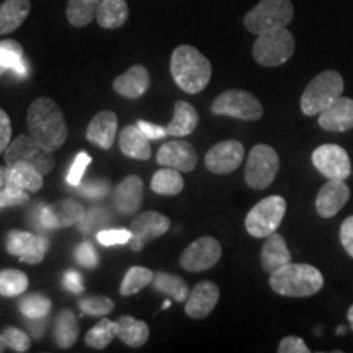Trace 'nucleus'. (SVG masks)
Wrapping results in <instances>:
<instances>
[{"label":"nucleus","instance_id":"36","mask_svg":"<svg viewBox=\"0 0 353 353\" xmlns=\"http://www.w3.org/2000/svg\"><path fill=\"white\" fill-rule=\"evenodd\" d=\"M28 290V276L23 272L6 268L0 270V296H19Z\"/></svg>","mask_w":353,"mask_h":353},{"label":"nucleus","instance_id":"40","mask_svg":"<svg viewBox=\"0 0 353 353\" xmlns=\"http://www.w3.org/2000/svg\"><path fill=\"white\" fill-rule=\"evenodd\" d=\"M79 307L83 314L92 316V317H101L107 316L113 311L114 303L113 299L107 296H101V294H94V296H83L79 299Z\"/></svg>","mask_w":353,"mask_h":353},{"label":"nucleus","instance_id":"30","mask_svg":"<svg viewBox=\"0 0 353 353\" xmlns=\"http://www.w3.org/2000/svg\"><path fill=\"white\" fill-rule=\"evenodd\" d=\"M128 10L126 0H101L99 12H97V21L101 28L114 30L126 23Z\"/></svg>","mask_w":353,"mask_h":353},{"label":"nucleus","instance_id":"17","mask_svg":"<svg viewBox=\"0 0 353 353\" xmlns=\"http://www.w3.org/2000/svg\"><path fill=\"white\" fill-rule=\"evenodd\" d=\"M157 164L180 172H192L198 164L196 151L187 141H169L159 149Z\"/></svg>","mask_w":353,"mask_h":353},{"label":"nucleus","instance_id":"33","mask_svg":"<svg viewBox=\"0 0 353 353\" xmlns=\"http://www.w3.org/2000/svg\"><path fill=\"white\" fill-rule=\"evenodd\" d=\"M100 2L101 0H69L65 8L69 23L77 28L90 25L92 20L97 19Z\"/></svg>","mask_w":353,"mask_h":353},{"label":"nucleus","instance_id":"34","mask_svg":"<svg viewBox=\"0 0 353 353\" xmlns=\"http://www.w3.org/2000/svg\"><path fill=\"white\" fill-rule=\"evenodd\" d=\"M114 337H118V322L110 319H101L99 324L88 330L85 335V343L88 347L103 350L108 347Z\"/></svg>","mask_w":353,"mask_h":353},{"label":"nucleus","instance_id":"59","mask_svg":"<svg viewBox=\"0 0 353 353\" xmlns=\"http://www.w3.org/2000/svg\"><path fill=\"white\" fill-rule=\"evenodd\" d=\"M343 332H345V329H343V327H341V329H337V334H343Z\"/></svg>","mask_w":353,"mask_h":353},{"label":"nucleus","instance_id":"7","mask_svg":"<svg viewBox=\"0 0 353 353\" xmlns=\"http://www.w3.org/2000/svg\"><path fill=\"white\" fill-rule=\"evenodd\" d=\"M286 213V201L283 196H267L259 201L252 210L249 211L245 218L247 232L257 239H263L270 234L276 232L278 226L283 221Z\"/></svg>","mask_w":353,"mask_h":353},{"label":"nucleus","instance_id":"39","mask_svg":"<svg viewBox=\"0 0 353 353\" xmlns=\"http://www.w3.org/2000/svg\"><path fill=\"white\" fill-rule=\"evenodd\" d=\"M54 211L57 221H59L61 228H69L74 224H79V221L85 214V208L76 200H61L51 205Z\"/></svg>","mask_w":353,"mask_h":353},{"label":"nucleus","instance_id":"29","mask_svg":"<svg viewBox=\"0 0 353 353\" xmlns=\"http://www.w3.org/2000/svg\"><path fill=\"white\" fill-rule=\"evenodd\" d=\"M118 337L128 347H143L149 341V327L144 321L131 316L118 317Z\"/></svg>","mask_w":353,"mask_h":353},{"label":"nucleus","instance_id":"26","mask_svg":"<svg viewBox=\"0 0 353 353\" xmlns=\"http://www.w3.org/2000/svg\"><path fill=\"white\" fill-rule=\"evenodd\" d=\"M32 3L30 0H6L0 6V34L13 33L28 19Z\"/></svg>","mask_w":353,"mask_h":353},{"label":"nucleus","instance_id":"20","mask_svg":"<svg viewBox=\"0 0 353 353\" xmlns=\"http://www.w3.org/2000/svg\"><path fill=\"white\" fill-rule=\"evenodd\" d=\"M117 131H118L117 114L110 112V110H103V112L97 113L95 117L92 118L90 125L87 128L85 136L92 144L97 145V148L103 149V151H108V149H112L114 138H117Z\"/></svg>","mask_w":353,"mask_h":353},{"label":"nucleus","instance_id":"49","mask_svg":"<svg viewBox=\"0 0 353 353\" xmlns=\"http://www.w3.org/2000/svg\"><path fill=\"white\" fill-rule=\"evenodd\" d=\"M278 352L280 353H309V347L303 339L296 337V335H290L285 337L283 341L278 345Z\"/></svg>","mask_w":353,"mask_h":353},{"label":"nucleus","instance_id":"13","mask_svg":"<svg viewBox=\"0 0 353 353\" xmlns=\"http://www.w3.org/2000/svg\"><path fill=\"white\" fill-rule=\"evenodd\" d=\"M170 229V221L167 216L157 213V211H145L141 213L132 219L130 231H131V241L130 247L134 252L143 250L148 242L157 237L164 236V234Z\"/></svg>","mask_w":353,"mask_h":353},{"label":"nucleus","instance_id":"11","mask_svg":"<svg viewBox=\"0 0 353 353\" xmlns=\"http://www.w3.org/2000/svg\"><path fill=\"white\" fill-rule=\"evenodd\" d=\"M6 249L8 254L19 257L21 262L37 265L41 263L50 249V241L39 234L13 229L6 237Z\"/></svg>","mask_w":353,"mask_h":353},{"label":"nucleus","instance_id":"27","mask_svg":"<svg viewBox=\"0 0 353 353\" xmlns=\"http://www.w3.org/2000/svg\"><path fill=\"white\" fill-rule=\"evenodd\" d=\"M120 149L126 157L148 161L151 157V144L138 125L126 126L120 134Z\"/></svg>","mask_w":353,"mask_h":353},{"label":"nucleus","instance_id":"4","mask_svg":"<svg viewBox=\"0 0 353 353\" xmlns=\"http://www.w3.org/2000/svg\"><path fill=\"white\" fill-rule=\"evenodd\" d=\"M343 92V79L337 70H324L307 83L301 97V112L314 117L327 110Z\"/></svg>","mask_w":353,"mask_h":353},{"label":"nucleus","instance_id":"10","mask_svg":"<svg viewBox=\"0 0 353 353\" xmlns=\"http://www.w3.org/2000/svg\"><path fill=\"white\" fill-rule=\"evenodd\" d=\"M3 159H6L7 165L17 164V162L32 164L37 167L43 175L51 174L56 165V159L52 156V152L43 149L32 136L26 134H20L19 138L13 139L12 143L8 144L6 152H3Z\"/></svg>","mask_w":353,"mask_h":353},{"label":"nucleus","instance_id":"58","mask_svg":"<svg viewBox=\"0 0 353 353\" xmlns=\"http://www.w3.org/2000/svg\"><path fill=\"white\" fill-rule=\"evenodd\" d=\"M169 306H170V301H164V304H162V307H165V309Z\"/></svg>","mask_w":353,"mask_h":353},{"label":"nucleus","instance_id":"41","mask_svg":"<svg viewBox=\"0 0 353 353\" xmlns=\"http://www.w3.org/2000/svg\"><path fill=\"white\" fill-rule=\"evenodd\" d=\"M32 223L34 228L39 231H56L59 229V221H57L54 211L48 205H38L37 208L32 211Z\"/></svg>","mask_w":353,"mask_h":353},{"label":"nucleus","instance_id":"12","mask_svg":"<svg viewBox=\"0 0 353 353\" xmlns=\"http://www.w3.org/2000/svg\"><path fill=\"white\" fill-rule=\"evenodd\" d=\"M223 249L214 237L205 236L192 242L180 255V265L187 272H205L221 260Z\"/></svg>","mask_w":353,"mask_h":353},{"label":"nucleus","instance_id":"25","mask_svg":"<svg viewBox=\"0 0 353 353\" xmlns=\"http://www.w3.org/2000/svg\"><path fill=\"white\" fill-rule=\"evenodd\" d=\"M198 112L195 107L188 103V101L179 100L175 103V112L174 118L169 125L165 126L167 136H174V138H183V136L192 134L198 126Z\"/></svg>","mask_w":353,"mask_h":353},{"label":"nucleus","instance_id":"19","mask_svg":"<svg viewBox=\"0 0 353 353\" xmlns=\"http://www.w3.org/2000/svg\"><path fill=\"white\" fill-rule=\"evenodd\" d=\"M219 301V288L213 281H201L190 291L185 304V312L192 319H205L210 316Z\"/></svg>","mask_w":353,"mask_h":353},{"label":"nucleus","instance_id":"22","mask_svg":"<svg viewBox=\"0 0 353 353\" xmlns=\"http://www.w3.org/2000/svg\"><path fill=\"white\" fill-rule=\"evenodd\" d=\"M149 85H151V77L148 69L141 64L132 65L113 81L114 92L125 99H139L148 92Z\"/></svg>","mask_w":353,"mask_h":353},{"label":"nucleus","instance_id":"53","mask_svg":"<svg viewBox=\"0 0 353 353\" xmlns=\"http://www.w3.org/2000/svg\"><path fill=\"white\" fill-rule=\"evenodd\" d=\"M136 125L139 126V130L144 132L145 138L149 141L151 139H161V138H165L167 136V130L164 126H159V125H152V123H148L144 120H139Z\"/></svg>","mask_w":353,"mask_h":353},{"label":"nucleus","instance_id":"52","mask_svg":"<svg viewBox=\"0 0 353 353\" xmlns=\"http://www.w3.org/2000/svg\"><path fill=\"white\" fill-rule=\"evenodd\" d=\"M341 242L345 252L353 259V216L343 221L341 226Z\"/></svg>","mask_w":353,"mask_h":353},{"label":"nucleus","instance_id":"35","mask_svg":"<svg viewBox=\"0 0 353 353\" xmlns=\"http://www.w3.org/2000/svg\"><path fill=\"white\" fill-rule=\"evenodd\" d=\"M154 273L145 267H131L126 272L120 286L121 296H132V294L139 293L141 290L145 288L148 285L152 283Z\"/></svg>","mask_w":353,"mask_h":353},{"label":"nucleus","instance_id":"18","mask_svg":"<svg viewBox=\"0 0 353 353\" xmlns=\"http://www.w3.org/2000/svg\"><path fill=\"white\" fill-rule=\"evenodd\" d=\"M144 183L138 175H130L117 185L113 192V206L120 214H136L143 205Z\"/></svg>","mask_w":353,"mask_h":353},{"label":"nucleus","instance_id":"5","mask_svg":"<svg viewBox=\"0 0 353 353\" xmlns=\"http://www.w3.org/2000/svg\"><path fill=\"white\" fill-rule=\"evenodd\" d=\"M294 17L291 0H260L244 17V25L250 33L262 34L272 30L286 28Z\"/></svg>","mask_w":353,"mask_h":353},{"label":"nucleus","instance_id":"9","mask_svg":"<svg viewBox=\"0 0 353 353\" xmlns=\"http://www.w3.org/2000/svg\"><path fill=\"white\" fill-rule=\"evenodd\" d=\"M211 112L242 121H257L263 117V107L259 99L245 90H226L211 105Z\"/></svg>","mask_w":353,"mask_h":353},{"label":"nucleus","instance_id":"48","mask_svg":"<svg viewBox=\"0 0 353 353\" xmlns=\"http://www.w3.org/2000/svg\"><path fill=\"white\" fill-rule=\"evenodd\" d=\"M79 193L87 198H103L110 192V183L107 180H90V182L79 185Z\"/></svg>","mask_w":353,"mask_h":353},{"label":"nucleus","instance_id":"45","mask_svg":"<svg viewBox=\"0 0 353 353\" xmlns=\"http://www.w3.org/2000/svg\"><path fill=\"white\" fill-rule=\"evenodd\" d=\"M131 236L132 234L130 229H105V231H100L97 234V241L105 247L125 245L130 244Z\"/></svg>","mask_w":353,"mask_h":353},{"label":"nucleus","instance_id":"55","mask_svg":"<svg viewBox=\"0 0 353 353\" xmlns=\"http://www.w3.org/2000/svg\"><path fill=\"white\" fill-rule=\"evenodd\" d=\"M6 172H7V165L0 167V188L3 187V180H6Z\"/></svg>","mask_w":353,"mask_h":353},{"label":"nucleus","instance_id":"1","mask_svg":"<svg viewBox=\"0 0 353 353\" xmlns=\"http://www.w3.org/2000/svg\"><path fill=\"white\" fill-rule=\"evenodd\" d=\"M30 136L46 151L54 152L68 139V123L54 100L39 97L30 105L26 114Z\"/></svg>","mask_w":353,"mask_h":353},{"label":"nucleus","instance_id":"8","mask_svg":"<svg viewBox=\"0 0 353 353\" xmlns=\"http://www.w3.org/2000/svg\"><path fill=\"white\" fill-rule=\"evenodd\" d=\"M280 170V157L267 144L254 145L245 164V182L254 190L268 188Z\"/></svg>","mask_w":353,"mask_h":353},{"label":"nucleus","instance_id":"44","mask_svg":"<svg viewBox=\"0 0 353 353\" xmlns=\"http://www.w3.org/2000/svg\"><path fill=\"white\" fill-rule=\"evenodd\" d=\"M2 335L6 337V342L10 350L17 353H23L30 350L32 339H30V335L23 332V330L17 327H6L2 330Z\"/></svg>","mask_w":353,"mask_h":353},{"label":"nucleus","instance_id":"14","mask_svg":"<svg viewBox=\"0 0 353 353\" xmlns=\"http://www.w3.org/2000/svg\"><path fill=\"white\" fill-rule=\"evenodd\" d=\"M244 145L236 139L221 141L210 149L205 157V165L216 175H228L237 170L244 162Z\"/></svg>","mask_w":353,"mask_h":353},{"label":"nucleus","instance_id":"43","mask_svg":"<svg viewBox=\"0 0 353 353\" xmlns=\"http://www.w3.org/2000/svg\"><path fill=\"white\" fill-rule=\"evenodd\" d=\"M110 219V213L105 208H92L85 211L83 218L79 221V229L83 234L94 232L95 229H100L103 224H107Z\"/></svg>","mask_w":353,"mask_h":353},{"label":"nucleus","instance_id":"32","mask_svg":"<svg viewBox=\"0 0 353 353\" xmlns=\"http://www.w3.org/2000/svg\"><path fill=\"white\" fill-rule=\"evenodd\" d=\"M185 187L183 176L180 175V170L164 167L162 170H157L151 179V188L157 195H179Z\"/></svg>","mask_w":353,"mask_h":353},{"label":"nucleus","instance_id":"38","mask_svg":"<svg viewBox=\"0 0 353 353\" xmlns=\"http://www.w3.org/2000/svg\"><path fill=\"white\" fill-rule=\"evenodd\" d=\"M23 61V48L19 41H15V39L0 41V77L19 68Z\"/></svg>","mask_w":353,"mask_h":353},{"label":"nucleus","instance_id":"23","mask_svg":"<svg viewBox=\"0 0 353 353\" xmlns=\"http://www.w3.org/2000/svg\"><path fill=\"white\" fill-rule=\"evenodd\" d=\"M260 262H262L263 270L268 273L275 272L291 262V254L281 234L273 232L267 237L262 247V254H260Z\"/></svg>","mask_w":353,"mask_h":353},{"label":"nucleus","instance_id":"54","mask_svg":"<svg viewBox=\"0 0 353 353\" xmlns=\"http://www.w3.org/2000/svg\"><path fill=\"white\" fill-rule=\"evenodd\" d=\"M26 324H28L30 334H32L34 339H41L44 330H46V317H43V319H28Z\"/></svg>","mask_w":353,"mask_h":353},{"label":"nucleus","instance_id":"42","mask_svg":"<svg viewBox=\"0 0 353 353\" xmlns=\"http://www.w3.org/2000/svg\"><path fill=\"white\" fill-rule=\"evenodd\" d=\"M30 195L23 188L13 183H6L0 188V210L10 208V206H20L28 203Z\"/></svg>","mask_w":353,"mask_h":353},{"label":"nucleus","instance_id":"16","mask_svg":"<svg viewBox=\"0 0 353 353\" xmlns=\"http://www.w3.org/2000/svg\"><path fill=\"white\" fill-rule=\"evenodd\" d=\"M350 198V188L345 180L329 179L316 196V211L321 218H334Z\"/></svg>","mask_w":353,"mask_h":353},{"label":"nucleus","instance_id":"57","mask_svg":"<svg viewBox=\"0 0 353 353\" xmlns=\"http://www.w3.org/2000/svg\"><path fill=\"white\" fill-rule=\"evenodd\" d=\"M348 322H350V327L353 330V304L350 306V309H348Z\"/></svg>","mask_w":353,"mask_h":353},{"label":"nucleus","instance_id":"46","mask_svg":"<svg viewBox=\"0 0 353 353\" xmlns=\"http://www.w3.org/2000/svg\"><path fill=\"white\" fill-rule=\"evenodd\" d=\"M90 162H92V157L88 156L87 152H79L68 172V183L72 185V187H79L82 182V176L85 174L87 167Z\"/></svg>","mask_w":353,"mask_h":353},{"label":"nucleus","instance_id":"3","mask_svg":"<svg viewBox=\"0 0 353 353\" xmlns=\"http://www.w3.org/2000/svg\"><path fill=\"white\" fill-rule=\"evenodd\" d=\"M322 286V273L307 263L290 262L270 273V288L280 296L309 298L319 293Z\"/></svg>","mask_w":353,"mask_h":353},{"label":"nucleus","instance_id":"31","mask_svg":"<svg viewBox=\"0 0 353 353\" xmlns=\"http://www.w3.org/2000/svg\"><path fill=\"white\" fill-rule=\"evenodd\" d=\"M152 286L154 290L159 291V293L165 294L167 298L174 299L176 303L187 301L190 296V288L187 281H185L183 278L170 275V273H165V272L154 273Z\"/></svg>","mask_w":353,"mask_h":353},{"label":"nucleus","instance_id":"6","mask_svg":"<svg viewBox=\"0 0 353 353\" xmlns=\"http://www.w3.org/2000/svg\"><path fill=\"white\" fill-rule=\"evenodd\" d=\"M294 52V37L286 28L272 30L259 34L252 48V56L260 65L276 68L285 64Z\"/></svg>","mask_w":353,"mask_h":353},{"label":"nucleus","instance_id":"24","mask_svg":"<svg viewBox=\"0 0 353 353\" xmlns=\"http://www.w3.org/2000/svg\"><path fill=\"white\" fill-rule=\"evenodd\" d=\"M43 176L44 175L34 165L26 164V162H17V164L7 165L3 185L13 183L28 193H37L43 187Z\"/></svg>","mask_w":353,"mask_h":353},{"label":"nucleus","instance_id":"37","mask_svg":"<svg viewBox=\"0 0 353 353\" xmlns=\"http://www.w3.org/2000/svg\"><path fill=\"white\" fill-rule=\"evenodd\" d=\"M51 301L41 293H32L21 298L19 304L20 312L26 319H43L51 312Z\"/></svg>","mask_w":353,"mask_h":353},{"label":"nucleus","instance_id":"56","mask_svg":"<svg viewBox=\"0 0 353 353\" xmlns=\"http://www.w3.org/2000/svg\"><path fill=\"white\" fill-rule=\"evenodd\" d=\"M7 342H6V337H3L2 334H0V353L2 352H6L7 350Z\"/></svg>","mask_w":353,"mask_h":353},{"label":"nucleus","instance_id":"50","mask_svg":"<svg viewBox=\"0 0 353 353\" xmlns=\"http://www.w3.org/2000/svg\"><path fill=\"white\" fill-rule=\"evenodd\" d=\"M63 286L70 293L82 294L83 293V278L77 270H65L63 275Z\"/></svg>","mask_w":353,"mask_h":353},{"label":"nucleus","instance_id":"2","mask_svg":"<svg viewBox=\"0 0 353 353\" xmlns=\"http://www.w3.org/2000/svg\"><path fill=\"white\" fill-rule=\"evenodd\" d=\"M170 74L176 85L187 94H200L211 81V63L190 44L176 46L172 52Z\"/></svg>","mask_w":353,"mask_h":353},{"label":"nucleus","instance_id":"47","mask_svg":"<svg viewBox=\"0 0 353 353\" xmlns=\"http://www.w3.org/2000/svg\"><path fill=\"white\" fill-rule=\"evenodd\" d=\"M74 257H76V262L85 268H95L99 267V255H97L95 247L90 244V242L85 241L82 244L76 247V252H74Z\"/></svg>","mask_w":353,"mask_h":353},{"label":"nucleus","instance_id":"28","mask_svg":"<svg viewBox=\"0 0 353 353\" xmlns=\"http://www.w3.org/2000/svg\"><path fill=\"white\" fill-rule=\"evenodd\" d=\"M79 334H81V329H79L76 314L69 309L61 311L56 317L54 329H52V339H54L56 345L59 348H70L77 342Z\"/></svg>","mask_w":353,"mask_h":353},{"label":"nucleus","instance_id":"51","mask_svg":"<svg viewBox=\"0 0 353 353\" xmlns=\"http://www.w3.org/2000/svg\"><path fill=\"white\" fill-rule=\"evenodd\" d=\"M12 143V125L8 114L0 108V154L6 152L8 144Z\"/></svg>","mask_w":353,"mask_h":353},{"label":"nucleus","instance_id":"21","mask_svg":"<svg viewBox=\"0 0 353 353\" xmlns=\"http://www.w3.org/2000/svg\"><path fill=\"white\" fill-rule=\"evenodd\" d=\"M319 126L330 132L353 130V100L339 97L327 110L319 114Z\"/></svg>","mask_w":353,"mask_h":353},{"label":"nucleus","instance_id":"15","mask_svg":"<svg viewBox=\"0 0 353 353\" xmlns=\"http://www.w3.org/2000/svg\"><path fill=\"white\" fill-rule=\"evenodd\" d=\"M312 164L327 179L345 180L352 174L350 157L345 149L337 144L319 145L312 152Z\"/></svg>","mask_w":353,"mask_h":353}]
</instances>
